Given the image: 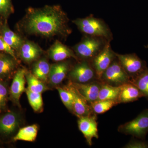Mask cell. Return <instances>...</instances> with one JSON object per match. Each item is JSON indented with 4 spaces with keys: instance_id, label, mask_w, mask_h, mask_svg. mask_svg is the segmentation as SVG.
I'll return each mask as SVG.
<instances>
[{
    "instance_id": "27",
    "label": "cell",
    "mask_w": 148,
    "mask_h": 148,
    "mask_svg": "<svg viewBox=\"0 0 148 148\" xmlns=\"http://www.w3.org/2000/svg\"><path fill=\"white\" fill-rule=\"evenodd\" d=\"M9 94L7 83L5 81L0 80V113L6 109Z\"/></svg>"
},
{
    "instance_id": "5",
    "label": "cell",
    "mask_w": 148,
    "mask_h": 148,
    "mask_svg": "<svg viewBox=\"0 0 148 148\" xmlns=\"http://www.w3.org/2000/svg\"><path fill=\"white\" fill-rule=\"evenodd\" d=\"M99 81L114 86H121L131 83L129 77L117 58L103 73Z\"/></svg>"
},
{
    "instance_id": "28",
    "label": "cell",
    "mask_w": 148,
    "mask_h": 148,
    "mask_svg": "<svg viewBox=\"0 0 148 148\" xmlns=\"http://www.w3.org/2000/svg\"><path fill=\"white\" fill-rule=\"evenodd\" d=\"M1 36L3 38L14 40L18 41H23L21 37L16 34V33L12 31L9 28L6 22H5L4 24L3 25L2 27L1 28Z\"/></svg>"
},
{
    "instance_id": "19",
    "label": "cell",
    "mask_w": 148,
    "mask_h": 148,
    "mask_svg": "<svg viewBox=\"0 0 148 148\" xmlns=\"http://www.w3.org/2000/svg\"><path fill=\"white\" fill-rule=\"evenodd\" d=\"M38 127L36 124L32 125L22 127L13 138L14 141H24L33 142L36 140L38 134Z\"/></svg>"
},
{
    "instance_id": "32",
    "label": "cell",
    "mask_w": 148,
    "mask_h": 148,
    "mask_svg": "<svg viewBox=\"0 0 148 148\" xmlns=\"http://www.w3.org/2000/svg\"><path fill=\"white\" fill-rule=\"evenodd\" d=\"M146 47L148 49V44L147 45V46Z\"/></svg>"
},
{
    "instance_id": "33",
    "label": "cell",
    "mask_w": 148,
    "mask_h": 148,
    "mask_svg": "<svg viewBox=\"0 0 148 148\" xmlns=\"http://www.w3.org/2000/svg\"><path fill=\"white\" fill-rule=\"evenodd\" d=\"M0 53H1V51H0Z\"/></svg>"
},
{
    "instance_id": "16",
    "label": "cell",
    "mask_w": 148,
    "mask_h": 148,
    "mask_svg": "<svg viewBox=\"0 0 148 148\" xmlns=\"http://www.w3.org/2000/svg\"><path fill=\"white\" fill-rule=\"evenodd\" d=\"M142 97H144L143 95L138 88L130 83L121 86L117 101L118 104L130 103L137 101Z\"/></svg>"
},
{
    "instance_id": "4",
    "label": "cell",
    "mask_w": 148,
    "mask_h": 148,
    "mask_svg": "<svg viewBox=\"0 0 148 148\" xmlns=\"http://www.w3.org/2000/svg\"><path fill=\"white\" fill-rule=\"evenodd\" d=\"M118 130L123 134L145 140L148 133V109L143 111L131 121L120 125Z\"/></svg>"
},
{
    "instance_id": "23",
    "label": "cell",
    "mask_w": 148,
    "mask_h": 148,
    "mask_svg": "<svg viewBox=\"0 0 148 148\" xmlns=\"http://www.w3.org/2000/svg\"><path fill=\"white\" fill-rule=\"evenodd\" d=\"M131 83L138 88L143 97L148 99V68L132 81Z\"/></svg>"
},
{
    "instance_id": "2",
    "label": "cell",
    "mask_w": 148,
    "mask_h": 148,
    "mask_svg": "<svg viewBox=\"0 0 148 148\" xmlns=\"http://www.w3.org/2000/svg\"><path fill=\"white\" fill-rule=\"evenodd\" d=\"M73 22L85 35L102 37L110 42L112 40L110 29L101 18L91 15L84 18H77Z\"/></svg>"
},
{
    "instance_id": "15",
    "label": "cell",
    "mask_w": 148,
    "mask_h": 148,
    "mask_svg": "<svg viewBox=\"0 0 148 148\" xmlns=\"http://www.w3.org/2000/svg\"><path fill=\"white\" fill-rule=\"evenodd\" d=\"M70 64L68 61H62L51 66L49 80L53 86L60 84L71 70Z\"/></svg>"
},
{
    "instance_id": "22",
    "label": "cell",
    "mask_w": 148,
    "mask_h": 148,
    "mask_svg": "<svg viewBox=\"0 0 148 148\" xmlns=\"http://www.w3.org/2000/svg\"><path fill=\"white\" fill-rule=\"evenodd\" d=\"M26 78L28 84L27 88L32 92L42 93L49 89L44 82L37 78L30 72L26 73Z\"/></svg>"
},
{
    "instance_id": "29",
    "label": "cell",
    "mask_w": 148,
    "mask_h": 148,
    "mask_svg": "<svg viewBox=\"0 0 148 148\" xmlns=\"http://www.w3.org/2000/svg\"><path fill=\"white\" fill-rule=\"evenodd\" d=\"M13 6L11 0H0V15L7 18L13 13Z\"/></svg>"
},
{
    "instance_id": "25",
    "label": "cell",
    "mask_w": 148,
    "mask_h": 148,
    "mask_svg": "<svg viewBox=\"0 0 148 148\" xmlns=\"http://www.w3.org/2000/svg\"><path fill=\"white\" fill-rule=\"evenodd\" d=\"M25 91L29 104L34 110L36 112L41 111L43 105L42 93L32 92L27 88Z\"/></svg>"
},
{
    "instance_id": "3",
    "label": "cell",
    "mask_w": 148,
    "mask_h": 148,
    "mask_svg": "<svg viewBox=\"0 0 148 148\" xmlns=\"http://www.w3.org/2000/svg\"><path fill=\"white\" fill-rule=\"evenodd\" d=\"M110 42L102 37L85 35L82 40L74 47V52L77 57L82 60L90 61Z\"/></svg>"
},
{
    "instance_id": "31",
    "label": "cell",
    "mask_w": 148,
    "mask_h": 148,
    "mask_svg": "<svg viewBox=\"0 0 148 148\" xmlns=\"http://www.w3.org/2000/svg\"><path fill=\"white\" fill-rule=\"evenodd\" d=\"M2 51L5 53L9 54L14 58L16 59L14 49L9 45L0 35V51Z\"/></svg>"
},
{
    "instance_id": "1",
    "label": "cell",
    "mask_w": 148,
    "mask_h": 148,
    "mask_svg": "<svg viewBox=\"0 0 148 148\" xmlns=\"http://www.w3.org/2000/svg\"><path fill=\"white\" fill-rule=\"evenodd\" d=\"M67 14L59 5L29 8L21 21V29L26 34L45 38H66L72 32Z\"/></svg>"
},
{
    "instance_id": "26",
    "label": "cell",
    "mask_w": 148,
    "mask_h": 148,
    "mask_svg": "<svg viewBox=\"0 0 148 148\" xmlns=\"http://www.w3.org/2000/svg\"><path fill=\"white\" fill-rule=\"evenodd\" d=\"M57 89L63 104L69 111L72 112L73 95L71 90L68 86L64 88L58 87Z\"/></svg>"
},
{
    "instance_id": "7",
    "label": "cell",
    "mask_w": 148,
    "mask_h": 148,
    "mask_svg": "<svg viewBox=\"0 0 148 148\" xmlns=\"http://www.w3.org/2000/svg\"><path fill=\"white\" fill-rule=\"evenodd\" d=\"M70 81L77 83H86L97 79L95 70L90 61L82 60L76 64L68 74Z\"/></svg>"
},
{
    "instance_id": "13",
    "label": "cell",
    "mask_w": 148,
    "mask_h": 148,
    "mask_svg": "<svg viewBox=\"0 0 148 148\" xmlns=\"http://www.w3.org/2000/svg\"><path fill=\"white\" fill-rule=\"evenodd\" d=\"M69 84L68 86L73 95L72 112L78 118L88 116L94 114L90 105L79 94L70 81Z\"/></svg>"
},
{
    "instance_id": "24",
    "label": "cell",
    "mask_w": 148,
    "mask_h": 148,
    "mask_svg": "<svg viewBox=\"0 0 148 148\" xmlns=\"http://www.w3.org/2000/svg\"><path fill=\"white\" fill-rule=\"evenodd\" d=\"M118 103L113 100L96 101L90 104L93 113L95 114H102L106 112L116 106Z\"/></svg>"
},
{
    "instance_id": "17",
    "label": "cell",
    "mask_w": 148,
    "mask_h": 148,
    "mask_svg": "<svg viewBox=\"0 0 148 148\" xmlns=\"http://www.w3.org/2000/svg\"><path fill=\"white\" fill-rule=\"evenodd\" d=\"M17 67L16 59L7 53H0V80L5 81Z\"/></svg>"
},
{
    "instance_id": "11",
    "label": "cell",
    "mask_w": 148,
    "mask_h": 148,
    "mask_svg": "<svg viewBox=\"0 0 148 148\" xmlns=\"http://www.w3.org/2000/svg\"><path fill=\"white\" fill-rule=\"evenodd\" d=\"M82 97L90 104L97 101L102 83L95 80L86 83H77L70 81Z\"/></svg>"
},
{
    "instance_id": "20",
    "label": "cell",
    "mask_w": 148,
    "mask_h": 148,
    "mask_svg": "<svg viewBox=\"0 0 148 148\" xmlns=\"http://www.w3.org/2000/svg\"><path fill=\"white\" fill-rule=\"evenodd\" d=\"M50 67L46 59H40L34 65L32 74L37 78L45 82L49 79Z\"/></svg>"
},
{
    "instance_id": "12",
    "label": "cell",
    "mask_w": 148,
    "mask_h": 148,
    "mask_svg": "<svg viewBox=\"0 0 148 148\" xmlns=\"http://www.w3.org/2000/svg\"><path fill=\"white\" fill-rule=\"evenodd\" d=\"M26 71L19 69L15 73L9 90L11 99L14 104L20 106V98L26 90Z\"/></svg>"
},
{
    "instance_id": "9",
    "label": "cell",
    "mask_w": 148,
    "mask_h": 148,
    "mask_svg": "<svg viewBox=\"0 0 148 148\" xmlns=\"http://www.w3.org/2000/svg\"><path fill=\"white\" fill-rule=\"evenodd\" d=\"M21 123L20 115L14 111H8L0 116V135L8 137L17 131Z\"/></svg>"
},
{
    "instance_id": "21",
    "label": "cell",
    "mask_w": 148,
    "mask_h": 148,
    "mask_svg": "<svg viewBox=\"0 0 148 148\" xmlns=\"http://www.w3.org/2000/svg\"><path fill=\"white\" fill-rule=\"evenodd\" d=\"M120 89L121 86H112L102 83L97 101L113 100L117 101Z\"/></svg>"
},
{
    "instance_id": "30",
    "label": "cell",
    "mask_w": 148,
    "mask_h": 148,
    "mask_svg": "<svg viewBox=\"0 0 148 148\" xmlns=\"http://www.w3.org/2000/svg\"><path fill=\"white\" fill-rule=\"evenodd\" d=\"M125 148H148V141L133 139L124 147Z\"/></svg>"
},
{
    "instance_id": "14",
    "label": "cell",
    "mask_w": 148,
    "mask_h": 148,
    "mask_svg": "<svg viewBox=\"0 0 148 148\" xmlns=\"http://www.w3.org/2000/svg\"><path fill=\"white\" fill-rule=\"evenodd\" d=\"M48 54L51 59L56 62L64 61L71 58L77 59L73 51L58 40L56 41L49 49Z\"/></svg>"
},
{
    "instance_id": "6",
    "label": "cell",
    "mask_w": 148,
    "mask_h": 148,
    "mask_svg": "<svg viewBox=\"0 0 148 148\" xmlns=\"http://www.w3.org/2000/svg\"><path fill=\"white\" fill-rule=\"evenodd\" d=\"M116 56L120 64L129 77L131 82L148 68L146 61L139 58L136 53H116Z\"/></svg>"
},
{
    "instance_id": "18",
    "label": "cell",
    "mask_w": 148,
    "mask_h": 148,
    "mask_svg": "<svg viewBox=\"0 0 148 148\" xmlns=\"http://www.w3.org/2000/svg\"><path fill=\"white\" fill-rule=\"evenodd\" d=\"M20 57L27 63L36 60L42 53V50L37 45L31 41L23 43L20 49Z\"/></svg>"
},
{
    "instance_id": "8",
    "label": "cell",
    "mask_w": 148,
    "mask_h": 148,
    "mask_svg": "<svg viewBox=\"0 0 148 148\" xmlns=\"http://www.w3.org/2000/svg\"><path fill=\"white\" fill-rule=\"evenodd\" d=\"M116 58V53L112 49L110 42L103 50L90 61L98 80H100L103 73Z\"/></svg>"
},
{
    "instance_id": "10",
    "label": "cell",
    "mask_w": 148,
    "mask_h": 148,
    "mask_svg": "<svg viewBox=\"0 0 148 148\" xmlns=\"http://www.w3.org/2000/svg\"><path fill=\"white\" fill-rule=\"evenodd\" d=\"M96 114L79 118L78 125L89 146L92 145L93 138H98V124Z\"/></svg>"
}]
</instances>
